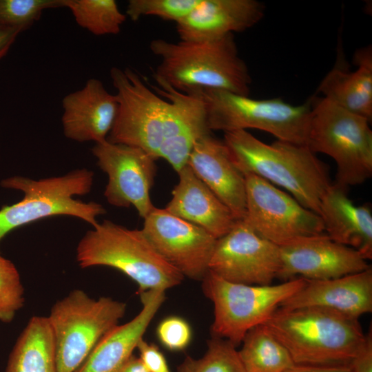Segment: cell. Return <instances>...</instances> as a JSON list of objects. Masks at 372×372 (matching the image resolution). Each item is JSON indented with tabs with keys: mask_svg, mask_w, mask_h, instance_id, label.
<instances>
[{
	"mask_svg": "<svg viewBox=\"0 0 372 372\" xmlns=\"http://www.w3.org/2000/svg\"><path fill=\"white\" fill-rule=\"evenodd\" d=\"M223 142L244 175L251 174L283 187L320 215L321 200L332 183L327 165L307 145L280 140L267 144L247 130L225 132Z\"/></svg>",
	"mask_w": 372,
	"mask_h": 372,
	"instance_id": "1",
	"label": "cell"
},
{
	"mask_svg": "<svg viewBox=\"0 0 372 372\" xmlns=\"http://www.w3.org/2000/svg\"><path fill=\"white\" fill-rule=\"evenodd\" d=\"M149 48L161 58L154 72L159 85L185 94L209 89L249 96L251 78L234 34L203 41L158 39L151 41Z\"/></svg>",
	"mask_w": 372,
	"mask_h": 372,
	"instance_id": "2",
	"label": "cell"
},
{
	"mask_svg": "<svg viewBox=\"0 0 372 372\" xmlns=\"http://www.w3.org/2000/svg\"><path fill=\"white\" fill-rule=\"evenodd\" d=\"M110 77L118 108L108 141L139 147L156 160L163 144L192 126L194 115L180 96L171 92L163 100L130 68L114 67Z\"/></svg>",
	"mask_w": 372,
	"mask_h": 372,
	"instance_id": "3",
	"label": "cell"
},
{
	"mask_svg": "<svg viewBox=\"0 0 372 372\" xmlns=\"http://www.w3.org/2000/svg\"><path fill=\"white\" fill-rule=\"evenodd\" d=\"M263 324L295 364L349 365L366 338L358 318L319 307H279Z\"/></svg>",
	"mask_w": 372,
	"mask_h": 372,
	"instance_id": "4",
	"label": "cell"
},
{
	"mask_svg": "<svg viewBox=\"0 0 372 372\" xmlns=\"http://www.w3.org/2000/svg\"><path fill=\"white\" fill-rule=\"evenodd\" d=\"M76 261L83 269L107 266L121 271L138 285V293L165 291L184 278L156 251L142 229H130L107 220L80 240Z\"/></svg>",
	"mask_w": 372,
	"mask_h": 372,
	"instance_id": "5",
	"label": "cell"
},
{
	"mask_svg": "<svg viewBox=\"0 0 372 372\" xmlns=\"http://www.w3.org/2000/svg\"><path fill=\"white\" fill-rule=\"evenodd\" d=\"M93 182L94 173L87 169L39 180L19 176L2 180L1 187L20 190L23 198L0 209V242L11 231L53 216H71L96 226L97 217L105 214L104 207L74 198L90 192Z\"/></svg>",
	"mask_w": 372,
	"mask_h": 372,
	"instance_id": "6",
	"label": "cell"
},
{
	"mask_svg": "<svg viewBox=\"0 0 372 372\" xmlns=\"http://www.w3.org/2000/svg\"><path fill=\"white\" fill-rule=\"evenodd\" d=\"M307 147L336 163L335 185L347 190L372 175V131L370 121L329 99L311 100Z\"/></svg>",
	"mask_w": 372,
	"mask_h": 372,
	"instance_id": "7",
	"label": "cell"
},
{
	"mask_svg": "<svg viewBox=\"0 0 372 372\" xmlns=\"http://www.w3.org/2000/svg\"><path fill=\"white\" fill-rule=\"evenodd\" d=\"M189 94L203 101L210 131L225 133L254 128L280 141L307 145L311 100L293 105L280 98L258 100L220 90H200Z\"/></svg>",
	"mask_w": 372,
	"mask_h": 372,
	"instance_id": "8",
	"label": "cell"
},
{
	"mask_svg": "<svg viewBox=\"0 0 372 372\" xmlns=\"http://www.w3.org/2000/svg\"><path fill=\"white\" fill-rule=\"evenodd\" d=\"M126 303L94 299L74 289L56 301L47 317L54 336L57 372H74L99 342L125 316Z\"/></svg>",
	"mask_w": 372,
	"mask_h": 372,
	"instance_id": "9",
	"label": "cell"
},
{
	"mask_svg": "<svg viewBox=\"0 0 372 372\" xmlns=\"http://www.w3.org/2000/svg\"><path fill=\"white\" fill-rule=\"evenodd\" d=\"M201 281L204 294L214 304L213 336L225 339L236 347L248 331L264 324L307 282L299 278L275 285H249L227 281L209 271Z\"/></svg>",
	"mask_w": 372,
	"mask_h": 372,
	"instance_id": "10",
	"label": "cell"
},
{
	"mask_svg": "<svg viewBox=\"0 0 372 372\" xmlns=\"http://www.w3.org/2000/svg\"><path fill=\"white\" fill-rule=\"evenodd\" d=\"M245 178L244 219L262 237L281 246L298 238L325 234L319 214L256 175L247 174Z\"/></svg>",
	"mask_w": 372,
	"mask_h": 372,
	"instance_id": "11",
	"label": "cell"
},
{
	"mask_svg": "<svg viewBox=\"0 0 372 372\" xmlns=\"http://www.w3.org/2000/svg\"><path fill=\"white\" fill-rule=\"evenodd\" d=\"M280 248L243 218L217 239L209 271L231 282L269 285L280 269Z\"/></svg>",
	"mask_w": 372,
	"mask_h": 372,
	"instance_id": "12",
	"label": "cell"
},
{
	"mask_svg": "<svg viewBox=\"0 0 372 372\" xmlns=\"http://www.w3.org/2000/svg\"><path fill=\"white\" fill-rule=\"evenodd\" d=\"M97 165L108 177L104 196L117 207L133 206L143 219L155 208L150 198L156 159L143 149L107 140L92 149Z\"/></svg>",
	"mask_w": 372,
	"mask_h": 372,
	"instance_id": "13",
	"label": "cell"
},
{
	"mask_svg": "<svg viewBox=\"0 0 372 372\" xmlns=\"http://www.w3.org/2000/svg\"><path fill=\"white\" fill-rule=\"evenodd\" d=\"M156 251L183 276L202 280L217 239L203 228L155 207L142 229Z\"/></svg>",
	"mask_w": 372,
	"mask_h": 372,
	"instance_id": "14",
	"label": "cell"
},
{
	"mask_svg": "<svg viewBox=\"0 0 372 372\" xmlns=\"http://www.w3.org/2000/svg\"><path fill=\"white\" fill-rule=\"evenodd\" d=\"M285 281L300 276L306 280H327L364 271L369 267L358 251L337 243L326 234L303 237L279 246Z\"/></svg>",
	"mask_w": 372,
	"mask_h": 372,
	"instance_id": "15",
	"label": "cell"
},
{
	"mask_svg": "<svg viewBox=\"0 0 372 372\" xmlns=\"http://www.w3.org/2000/svg\"><path fill=\"white\" fill-rule=\"evenodd\" d=\"M63 133L77 142L101 143L107 138L115 122L118 102L103 83L89 79L83 88L66 95L62 101Z\"/></svg>",
	"mask_w": 372,
	"mask_h": 372,
	"instance_id": "16",
	"label": "cell"
},
{
	"mask_svg": "<svg viewBox=\"0 0 372 372\" xmlns=\"http://www.w3.org/2000/svg\"><path fill=\"white\" fill-rule=\"evenodd\" d=\"M187 165L239 220L246 214L245 175L233 162L223 142L211 132L195 143Z\"/></svg>",
	"mask_w": 372,
	"mask_h": 372,
	"instance_id": "17",
	"label": "cell"
},
{
	"mask_svg": "<svg viewBox=\"0 0 372 372\" xmlns=\"http://www.w3.org/2000/svg\"><path fill=\"white\" fill-rule=\"evenodd\" d=\"M319 307L359 318L372 312V269L339 278L307 280L296 293L279 307Z\"/></svg>",
	"mask_w": 372,
	"mask_h": 372,
	"instance_id": "18",
	"label": "cell"
},
{
	"mask_svg": "<svg viewBox=\"0 0 372 372\" xmlns=\"http://www.w3.org/2000/svg\"><path fill=\"white\" fill-rule=\"evenodd\" d=\"M264 14L265 6L256 0H201L176 28L180 41L214 40L251 28Z\"/></svg>",
	"mask_w": 372,
	"mask_h": 372,
	"instance_id": "19",
	"label": "cell"
},
{
	"mask_svg": "<svg viewBox=\"0 0 372 372\" xmlns=\"http://www.w3.org/2000/svg\"><path fill=\"white\" fill-rule=\"evenodd\" d=\"M142 309L130 321L116 325L95 346L74 372H121L165 299V291L138 293Z\"/></svg>",
	"mask_w": 372,
	"mask_h": 372,
	"instance_id": "20",
	"label": "cell"
},
{
	"mask_svg": "<svg viewBox=\"0 0 372 372\" xmlns=\"http://www.w3.org/2000/svg\"><path fill=\"white\" fill-rule=\"evenodd\" d=\"M179 180L165 209L194 224L218 239L239 220L187 165L178 172Z\"/></svg>",
	"mask_w": 372,
	"mask_h": 372,
	"instance_id": "21",
	"label": "cell"
},
{
	"mask_svg": "<svg viewBox=\"0 0 372 372\" xmlns=\"http://www.w3.org/2000/svg\"><path fill=\"white\" fill-rule=\"evenodd\" d=\"M346 189L332 184L323 196L320 216L324 233L334 242L372 258V214L369 206L355 205Z\"/></svg>",
	"mask_w": 372,
	"mask_h": 372,
	"instance_id": "22",
	"label": "cell"
},
{
	"mask_svg": "<svg viewBox=\"0 0 372 372\" xmlns=\"http://www.w3.org/2000/svg\"><path fill=\"white\" fill-rule=\"evenodd\" d=\"M358 65L350 72L336 65L320 83L318 92L338 105L372 119V50L362 48L355 54Z\"/></svg>",
	"mask_w": 372,
	"mask_h": 372,
	"instance_id": "23",
	"label": "cell"
},
{
	"mask_svg": "<svg viewBox=\"0 0 372 372\" xmlns=\"http://www.w3.org/2000/svg\"><path fill=\"white\" fill-rule=\"evenodd\" d=\"M6 372H57L54 336L47 317L29 320L9 355Z\"/></svg>",
	"mask_w": 372,
	"mask_h": 372,
	"instance_id": "24",
	"label": "cell"
},
{
	"mask_svg": "<svg viewBox=\"0 0 372 372\" xmlns=\"http://www.w3.org/2000/svg\"><path fill=\"white\" fill-rule=\"evenodd\" d=\"M238 355L245 372H285L295 364L286 348L262 324L245 334Z\"/></svg>",
	"mask_w": 372,
	"mask_h": 372,
	"instance_id": "25",
	"label": "cell"
},
{
	"mask_svg": "<svg viewBox=\"0 0 372 372\" xmlns=\"http://www.w3.org/2000/svg\"><path fill=\"white\" fill-rule=\"evenodd\" d=\"M77 24L96 36L117 34L127 16L114 0H67Z\"/></svg>",
	"mask_w": 372,
	"mask_h": 372,
	"instance_id": "26",
	"label": "cell"
},
{
	"mask_svg": "<svg viewBox=\"0 0 372 372\" xmlns=\"http://www.w3.org/2000/svg\"><path fill=\"white\" fill-rule=\"evenodd\" d=\"M177 372H245L236 347L229 341L213 336L205 355L194 359L185 357Z\"/></svg>",
	"mask_w": 372,
	"mask_h": 372,
	"instance_id": "27",
	"label": "cell"
},
{
	"mask_svg": "<svg viewBox=\"0 0 372 372\" xmlns=\"http://www.w3.org/2000/svg\"><path fill=\"white\" fill-rule=\"evenodd\" d=\"M67 0H0V25L23 32L46 9L66 8Z\"/></svg>",
	"mask_w": 372,
	"mask_h": 372,
	"instance_id": "28",
	"label": "cell"
},
{
	"mask_svg": "<svg viewBox=\"0 0 372 372\" xmlns=\"http://www.w3.org/2000/svg\"><path fill=\"white\" fill-rule=\"evenodd\" d=\"M201 0H130L126 16L136 21L141 17L155 16L176 23L188 16Z\"/></svg>",
	"mask_w": 372,
	"mask_h": 372,
	"instance_id": "29",
	"label": "cell"
},
{
	"mask_svg": "<svg viewBox=\"0 0 372 372\" xmlns=\"http://www.w3.org/2000/svg\"><path fill=\"white\" fill-rule=\"evenodd\" d=\"M24 301V289L17 267L0 255V321H12Z\"/></svg>",
	"mask_w": 372,
	"mask_h": 372,
	"instance_id": "30",
	"label": "cell"
},
{
	"mask_svg": "<svg viewBox=\"0 0 372 372\" xmlns=\"http://www.w3.org/2000/svg\"><path fill=\"white\" fill-rule=\"evenodd\" d=\"M156 334L160 342L173 351L185 349L192 335L189 324L178 316L164 318L157 327Z\"/></svg>",
	"mask_w": 372,
	"mask_h": 372,
	"instance_id": "31",
	"label": "cell"
},
{
	"mask_svg": "<svg viewBox=\"0 0 372 372\" xmlns=\"http://www.w3.org/2000/svg\"><path fill=\"white\" fill-rule=\"evenodd\" d=\"M136 349L140 360L149 372H172L165 355L156 344L147 343L142 339Z\"/></svg>",
	"mask_w": 372,
	"mask_h": 372,
	"instance_id": "32",
	"label": "cell"
},
{
	"mask_svg": "<svg viewBox=\"0 0 372 372\" xmlns=\"http://www.w3.org/2000/svg\"><path fill=\"white\" fill-rule=\"evenodd\" d=\"M351 372H372V329L366 334L365 340L351 360Z\"/></svg>",
	"mask_w": 372,
	"mask_h": 372,
	"instance_id": "33",
	"label": "cell"
},
{
	"mask_svg": "<svg viewBox=\"0 0 372 372\" xmlns=\"http://www.w3.org/2000/svg\"><path fill=\"white\" fill-rule=\"evenodd\" d=\"M285 372H351L349 365L294 364Z\"/></svg>",
	"mask_w": 372,
	"mask_h": 372,
	"instance_id": "34",
	"label": "cell"
},
{
	"mask_svg": "<svg viewBox=\"0 0 372 372\" xmlns=\"http://www.w3.org/2000/svg\"><path fill=\"white\" fill-rule=\"evenodd\" d=\"M21 31L0 25V59L8 52L11 45Z\"/></svg>",
	"mask_w": 372,
	"mask_h": 372,
	"instance_id": "35",
	"label": "cell"
},
{
	"mask_svg": "<svg viewBox=\"0 0 372 372\" xmlns=\"http://www.w3.org/2000/svg\"><path fill=\"white\" fill-rule=\"evenodd\" d=\"M121 372H149L139 358L132 355Z\"/></svg>",
	"mask_w": 372,
	"mask_h": 372,
	"instance_id": "36",
	"label": "cell"
}]
</instances>
